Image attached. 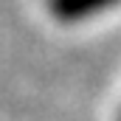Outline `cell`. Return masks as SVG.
<instances>
[{
    "label": "cell",
    "mask_w": 121,
    "mask_h": 121,
    "mask_svg": "<svg viewBox=\"0 0 121 121\" xmlns=\"http://www.w3.org/2000/svg\"><path fill=\"white\" fill-rule=\"evenodd\" d=\"M113 3H118V0H48V9L62 23H79V20H87L96 11L110 9Z\"/></svg>",
    "instance_id": "cell-1"
}]
</instances>
